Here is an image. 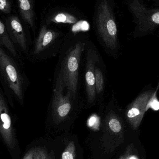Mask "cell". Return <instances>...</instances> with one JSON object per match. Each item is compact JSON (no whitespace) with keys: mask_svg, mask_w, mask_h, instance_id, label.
Returning a JSON list of instances; mask_svg holds the SVG:
<instances>
[{"mask_svg":"<svg viewBox=\"0 0 159 159\" xmlns=\"http://www.w3.org/2000/svg\"><path fill=\"white\" fill-rule=\"evenodd\" d=\"M21 63L0 46V85L10 107L14 109L16 102L23 105L25 91L29 84Z\"/></svg>","mask_w":159,"mask_h":159,"instance_id":"obj_1","label":"cell"},{"mask_svg":"<svg viewBox=\"0 0 159 159\" xmlns=\"http://www.w3.org/2000/svg\"><path fill=\"white\" fill-rule=\"evenodd\" d=\"M85 43L78 42L67 53L61 63L60 75L68 92L73 100L76 99L78 87L80 63L81 54L84 51Z\"/></svg>","mask_w":159,"mask_h":159,"instance_id":"obj_2","label":"cell"},{"mask_svg":"<svg viewBox=\"0 0 159 159\" xmlns=\"http://www.w3.org/2000/svg\"><path fill=\"white\" fill-rule=\"evenodd\" d=\"M96 24L99 34L106 45L111 49L116 48L117 28L107 0H103L98 7Z\"/></svg>","mask_w":159,"mask_h":159,"instance_id":"obj_3","label":"cell"},{"mask_svg":"<svg viewBox=\"0 0 159 159\" xmlns=\"http://www.w3.org/2000/svg\"><path fill=\"white\" fill-rule=\"evenodd\" d=\"M1 16L5 24L11 41L16 47L20 53L21 52L25 55H29L30 43L25 26L27 24L15 10L9 15Z\"/></svg>","mask_w":159,"mask_h":159,"instance_id":"obj_4","label":"cell"},{"mask_svg":"<svg viewBox=\"0 0 159 159\" xmlns=\"http://www.w3.org/2000/svg\"><path fill=\"white\" fill-rule=\"evenodd\" d=\"M64 85L63 80L59 75L56 81L53 91L52 103V116L55 123H59L67 118L72 107L70 93L67 91V94H63Z\"/></svg>","mask_w":159,"mask_h":159,"instance_id":"obj_5","label":"cell"},{"mask_svg":"<svg viewBox=\"0 0 159 159\" xmlns=\"http://www.w3.org/2000/svg\"><path fill=\"white\" fill-rule=\"evenodd\" d=\"M10 107L0 85V134L7 147L13 149L15 142Z\"/></svg>","mask_w":159,"mask_h":159,"instance_id":"obj_6","label":"cell"},{"mask_svg":"<svg viewBox=\"0 0 159 159\" xmlns=\"http://www.w3.org/2000/svg\"><path fill=\"white\" fill-rule=\"evenodd\" d=\"M153 92L146 91L140 94L128 107L126 117L134 129L136 130L140 126L148 100Z\"/></svg>","mask_w":159,"mask_h":159,"instance_id":"obj_7","label":"cell"},{"mask_svg":"<svg viewBox=\"0 0 159 159\" xmlns=\"http://www.w3.org/2000/svg\"><path fill=\"white\" fill-rule=\"evenodd\" d=\"M98 61L99 58L96 52L93 49H89L87 54L85 80L87 98L90 103H92L96 98L94 70L96 63Z\"/></svg>","mask_w":159,"mask_h":159,"instance_id":"obj_8","label":"cell"},{"mask_svg":"<svg viewBox=\"0 0 159 159\" xmlns=\"http://www.w3.org/2000/svg\"><path fill=\"white\" fill-rule=\"evenodd\" d=\"M15 11L20 18L34 30L35 27L34 7L33 0H13Z\"/></svg>","mask_w":159,"mask_h":159,"instance_id":"obj_9","label":"cell"},{"mask_svg":"<svg viewBox=\"0 0 159 159\" xmlns=\"http://www.w3.org/2000/svg\"><path fill=\"white\" fill-rule=\"evenodd\" d=\"M57 36V34L53 30H49L46 26H42L35 40L32 49L34 56H37L45 50Z\"/></svg>","mask_w":159,"mask_h":159,"instance_id":"obj_10","label":"cell"},{"mask_svg":"<svg viewBox=\"0 0 159 159\" xmlns=\"http://www.w3.org/2000/svg\"><path fill=\"white\" fill-rule=\"evenodd\" d=\"M0 46L4 48L12 57L21 62L20 53L11 41L5 24L0 15Z\"/></svg>","mask_w":159,"mask_h":159,"instance_id":"obj_11","label":"cell"},{"mask_svg":"<svg viewBox=\"0 0 159 159\" xmlns=\"http://www.w3.org/2000/svg\"><path fill=\"white\" fill-rule=\"evenodd\" d=\"M52 22L56 23H65L73 24L77 21L76 17L67 13H60L52 18L51 19Z\"/></svg>","mask_w":159,"mask_h":159,"instance_id":"obj_12","label":"cell"},{"mask_svg":"<svg viewBox=\"0 0 159 159\" xmlns=\"http://www.w3.org/2000/svg\"><path fill=\"white\" fill-rule=\"evenodd\" d=\"M107 125L110 130L114 133H119L122 130V126L120 121L114 114H111L108 117Z\"/></svg>","mask_w":159,"mask_h":159,"instance_id":"obj_13","label":"cell"},{"mask_svg":"<svg viewBox=\"0 0 159 159\" xmlns=\"http://www.w3.org/2000/svg\"><path fill=\"white\" fill-rule=\"evenodd\" d=\"M95 74V88L96 93H101L103 89L104 79L102 73L99 68L95 66L94 70Z\"/></svg>","mask_w":159,"mask_h":159,"instance_id":"obj_14","label":"cell"},{"mask_svg":"<svg viewBox=\"0 0 159 159\" xmlns=\"http://www.w3.org/2000/svg\"><path fill=\"white\" fill-rule=\"evenodd\" d=\"M14 11L13 0H0V15H9Z\"/></svg>","mask_w":159,"mask_h":159,"instance_id":"obj_15","label":"cell"},{"mask_svg":"<svg viewBox=\"0 0 159 159\" xmlns=\"http://www.w3.org/2000/svg\"><path fill=\"white\" fill-rule=\"evenodd\" d=\"M61 159H76V149L73 142H70L61 155Z\"/></svg>","mask_w":159,"mask_h":159,"instance_id":"obj_16","label":"cell"},{"mask_svg":"<svg viewBox=\"0 0 159 159\" xmlns=\"http://www.w3.org/2000/svg\"><path fill=\"white\" fill-rule=\"evenodd\" d=\"M158 86L157 88V90L153 93L152 96H151L150 99L148 100L147 104L146 107V111H147L148 109H150V108L152 109V110H154V111H158L159 110V101L157 97Z\"/></svg>","mask_w":159,"mask_h":159,"instance_id":"obj_17","label":"cell"},{"mask_svg":"<svg viewBox=\"0 0 159 159\" xmlns=\"http://www.w3.org/2000/svg\"><path fill=\"white\" fill-rule=\"evenodd\" d=\"M33 159H50V158L45 148L38 147L34 148Z\"/></svg>","mask_w":159,"mask_h":159,"instance_id":"obj_18","label":"cell"},{"mask_svg":"<svg viewBox=\"0 0 159 159\" xmlns=\"http://www.w3.org/2000/svg\"><path fill=\"white\" fill-rule=\"evenodd\" d=\"M130 151L127 152L126 154L120 157L119 159H138L137 157L134 155H132Z\"/></svg>","mask_w":159,"mask_h":159,"instance_id":"obj_19","label":"cell"},{"mask_svg":"<svg viewBox=\"0 0 159 159\" xmlns=\"http://www.w3.org/2000/svg\"><path fill=\"white\" fill-rule=\"evenodd\" d=\"M34 151V148L30 150L28 153H26L23 159H33Z\"/></svg>","mask_w":159,"mask_h":159,"instance_id":"obj_20","label":"cell"}]
</instances>
